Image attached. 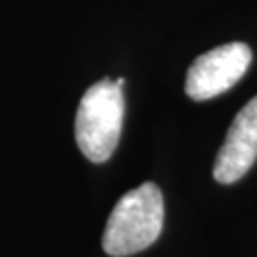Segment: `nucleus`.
Masks as SVG:
<instances>
[{
	"label": "nucleus",
	"mask_w": 257,
	"mask_h": 257,
	"mask_svg": "<svg viewBox=\"0 0 257 257\" xmlns=\"http://www.w3.org/2000/svg\"><path fill=\"white\" fill-rule=\"evenodd\" d=\"M164 200L155 183H143L126 193L110 211L103 232V249L112 257L143 251L162 232Z\"/></svg>",
	"instance_id": "obj_1"
},
{
	"label": "nucleus",
	"mask_w": 257,
	"mask_h": 257,
	"mask_svg": "<svg viewBox=\"0 0 257 257\" xmlns=\"http://www.w3.org/2000/svg\"><path fill=\"white\" fill-rule=\"evenodd\" d=\"M124 120V92L110 78H103L84 92L74 136L78 149L90 162H105L118 145Z\"/></svg>",
	"instance_id": "obj_2"
},
{
	"label": "nucleus",
	"mask_w": 257,
	"mask_h": 257,
	"mask_svg": "<svg viewBox=\"0 0 257 257\" xmlns=\"http://www.w3.org/2000/svg\"><path fill=\"white\" fill-rule=\"evenodd\" d=\"M251 50L244 42L223 44L198 55L187 71L185 92L194 101H206L230 90L246 74Z\"/></svg>",
	"instance_id": "obj_3"
},
{
	"label": "nucleus",
	"mask_w": 257,
	"mask_h": 257,
	"mask_svg": "<svg viewBox=\"0 0 257 257\" xmlns=\"http://www.w3.org/2000/svg\"><path fill=\"white\" fill-rule=\"evenodd\" d=\"M257 160V95L249 99L230 124L221 145L213 177L221 185L238 181Z\"/></svg>",
	"instance_id": "obj_4"
}]
</instances>
